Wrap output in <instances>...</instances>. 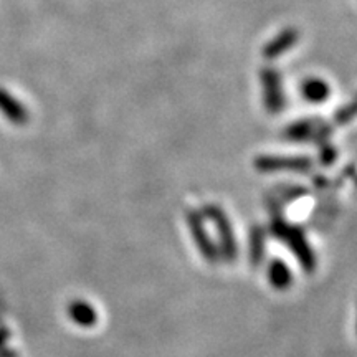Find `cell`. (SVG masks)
Wrapping results in <instances>:
<instances>
[{"instance_id":"cell-1","label":"cell","mask_w":357,"mask_h":357,"mask_svg":"<svg viewBox=\"0 0 357 357\" xmlns=\"http://www.w3.org/2000/svg\"><path fill=\"white\" fill-rule=\"evenodd\" d=\"M208 217H211L213 223H215L218 238H220L222 245V255L225 257L227 260H234L236 257V243L229 218L223 215V212L217 207H208Z\"/></svg>"},{"instance_id":"cell-2","label":"cell","mask_w":357,"mask_h":357,"mask_svg":"<svg viewBox=\"0 0 357 357\" xmlns=\"http://www.w3.org/2000/svg\"><path fill=\"white\" fill-rule=\"evenodd\" d=\"M189 225H190L192 236H194L195 243H197L200 253H202L205 260H208V261L217 260L218 252H217L215 245L212 243V240H211V236H208L207 230H205L204 222L200 220V217L195 215V213H190V215H189Z\"/></svg>"},{"instance_id":"cell-3","label":"cell","mask_w":357,"mask_h":357,"mask_svg":"<svg viewBox=\"0 0 357 357\" xmlns=\"http://www.w3.org/2000/svg\"><path fill=\"white\" fill-rule=\"evenodd\" d=\"M284 242H287L289 247H293L296 257L300 258L303 266L306 268L307 271H311L314 268V255L311 253V248L307 247L306 240L303 238V235L296 230H287L284 231Z\"/></svg>"},{"instance_id":"cell-4","label":"cell","mask_w":357,"mask_h":357,"mask_svg":"<svg viewBox=\"0 0 357 357\" xmlns=\"http://www.w3.org/2000/svg\"><path fill=\"white\" fill-rule=\"evenodd\" d=\"M268 280L276 289H287L293 284V273L283 260H273L268 266Z\"/></svg>"},{"instance_id":"cell-5","label":"cell","mask_w":357,"mask_h":357,"mask_svg":"<svg viewBox=\"0 0 357 357\" xmlns=\"http://www.w3.org/2000/svg\"><path fill=\"white\" fill-rule=\"evenodd\" d=\"M70 316L75 323L83 328H91L98 323V312L95 306L86 301H73L70 306Z\"/></svg>"}]
</instances>
